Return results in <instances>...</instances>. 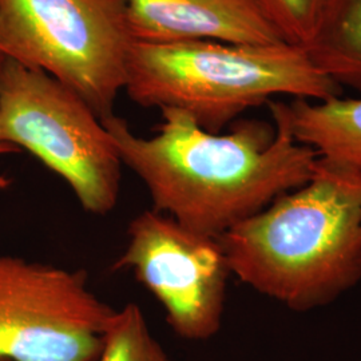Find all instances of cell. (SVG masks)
<instances>
[{"instance_id": "cell-8", "label": "cell", "mask_w": 361, "mask_h": 361, "mask_svg": "<svg viewBox=\"0 0 361 361\" xmlns=\"http://www.w3.org/2000/svg\"><path fill=\"white\" fill-rule=\"evenodd\" d=\"M134 42L283 43L255 0H122Z\"/></svg>"}, {"instance_id": "cell-6", "label": "cell", "mask_w": 361, "mask_h": 361, "mask_svg": "<svg viewBox=\"0 0 361 361\" xmlns=\"http://www.w3.org/2000/svg\"><path fill=\"white\" fill-rule=\"evenodd\" d=\"M116 310L82 269L0 255V357L97 361Z\"/></svg>"}, {"instance_id": "cell-14", "label": "cell", "mask_w": 361, "mask_h": 361, "mask_svg": "<svg viewBox=\"0 0 361 361\" xmlns=\"http://www.w3.org/2000/svg\"><path fill=\"white\" fill-rule=\"evenodd\" d=\"M0 361H10V360H6V359H1V357H0Z\"/></svg>"}, {"instance_id": "cell-4", "label": "cell", "mask_w": 361, "mask_h": 361, "mask_svg": "<svg viewBox=\"0 0 361 361\" xmlns=\"http://www.w3.org/2000/svg\"><path fill=\"white\" fill-rule=\"evenodd\" d=\"M133 44L122 0H0V56L55 78L101 121L126 87Z\"/></svg>"}, {"instance_id": "cell-12", "label": "cell", "mask_w": 361, "mask_h": 361, "mask_svg": "<svg viewBox=\"0 0 361 361\" xmlns=\"http://www.w3.org/2000/svg\"><path fill=\"white\" fill-rule=\"evenodd\" d=\"M285 43L308 49L320 25L326 0H255Z\"/></svg>"}, {"instance_id": "cell-10", "label": "cell", "mask_w": 361, "mask_h": 361, "mask_svg": "<svg viewBox=\"0 0 361 361\" xmlns=\"http://www.w3.org/2000/svg\"><path fill=\"white\" fill-rule=\"evenodd\" d=\"M307 52L340 87L361 90V0H326Z\"/></svg>"}, {"instance_id": "cell-9", "label": "cell", "mask_w": 361, "mask_h": 361, "mask_svg": "<svg viewBox=\"0 0 361 361\" xmlns=\"http://www.w3.org/2000/svg\"><path fill=\"white\" fill-rule=\"evenodd\" d=\"M268 106L297 142L323 159L361 170V98L337 95L323 101H271Z\"/></svg>"}, {"instance_id": "cell-2", "label": "cell", "mask_w": 361, "mask_h": 361, "mask_svg": "<svg viewBox=\"0 0 361 361\" xmlns=\"http://www.w3.org/2000/svg\"><path fill=\"white\" fill-rule=\"evenodd\" d=\"M233 276L295 312L361 281V170L319 157L310 180L219 238Z\"/></svg>"}, {"instance_id": "cell-11", "label": "cell", "mask_w": 361, "mask_h": 361, "mask_svg": "<svg viewBox=\"0 0 361 361\" xmlns=\"http://www.w3.org/2000/svg\"><path fill=\"white\" fill-rule=\"evenodd\" d=\"M97 361H170L155 340L141 308L129 302L116 310Z\"/></svg>"}, {"instance_id": "cell-5", "label": "cell", "mask_w": 361, "mask_h": 361, "mask_svg": "<svg viewBox=\"0 0 361 361\" xmlns=\"http://www.w3.org/2000/svg\"><path fill=\"white\" fill-rule=\"evenodd\" d=\"M0 131L65 180L86 212L106 216L116 207L123 166L116 143L90 106L55 78L0 56Z\"/></svg>"}, {"instance_id": "cell-1", "label": "cell", "mask_w": 361, "mask_h": 361, "mask_svg": "<svg viewBox=\"0 0 361 361\" xmlns=\"http://www.w3.org/2000/svg\"><path fill=\"white\" fill-rule=\"evenodd\" d=\"M161 114L164 121L149 138L116 114L102 123L122 165L146 186L152 209L212 238L307 183L319 159L279 118L271 116L273 125L240 119L221 134L178 110Z\"/></svg>"}, {"instance_id": "cell-13", "label": "cell", "mask_w": 361, "mask_h": 361, "mask_svg": "<svg viewBox=\"0 0 361 361\" xmlns=\"http://www.w3.org/2000/svg\"><path fill=\"white\" fill-rule=\"evenodd\" d=\"M19 149H16L13 145L4 142L3 137H1V131H0V154H10V153H18Z\"/></svg>"}, {"instance_id": "cell-7", "label": "cell", "mask_w": 361, "mask_h": 361, "mask_svg": "<svg viewBox=\"0 0 361 361\" xmlns=\"http://www.w3.org/2000/svg\"><path fill=\"white\" fill-rule=\"evenodd\" d=\"M113 271H130L157 298L176 335L204 341L219 334L232 274L219 238L147 209L131 219Z\"/></svg>"}, {"instance_id": "cell-3", "label": "cell", "mask_w": 361, "mask_h": 361, "mask_svg": "<svg viewBox=\"0 0 361 361\" xmlns=\"http://www.w3.org/2000/svg\"><path fill=\"white\" fill-rule=\"evenodd\" d=\"M125 90L142 107L178 110L202 129L219 133L247 109L276 97L323 101L341 89L301 47L198 39L134 42Z\"/></svg>"}]
</instances>
